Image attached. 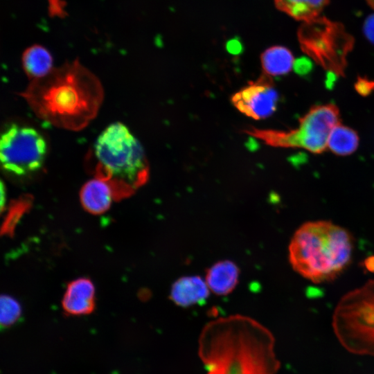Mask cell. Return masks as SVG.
<instances>
[{"label":"cell","mask_w":374,"mask_h":374,"mask_svg":"<svg viewBox=\"0 0 374 374\" xmlns=\"http://www.w3.org/2000/svg\"><path fill=\"white\" fill-rule=\"evenodd\" d=\"M80 199L82 206L87 211L99 215L109 208L114 196L108 183L95 177L82 186Z\"/></svg>","instance_id":"4fadbf2b"},{"label":"cell","mask_w":374,"mask_h":374,"mask_svg":"<svg viewBox=\"0 0 374 374\" xmlns=\"http://www.w3.org/2000/svg\"><path fill=\"white\" fill-rule=\"evenodd\" d=\"M62 307L71 315L90 314L95 308V287L93 283L86 278L71 281L64 294Z\"/></svg>","instance_id":"30bf717a"},{"label":"cell","mask_w":374,"mask_h":374,"mask_svg":"<svg viewBox=\"0 0 374 374\" xmlns=\"http://www.w3.org/2000/svg\"><path fill=\"white\" fill-rule=\"evenodd\" d=\"M365 267L368 270L371 271H374V256L368 258L365 261Z\"/></svg>","instance_id":"d4e9b609"},{"label":"cell","mask_w":374,"mask_h":374,"mask_svg":"<svg viewBox=\"0 0 374 374\" xmlns=\"http://www.w3.org/2000/svg\"><path fill=\"white\" fill-rule=\"evenodd\" d=\"M240 269L232 260H219L208 268L205 281L211 292L217 296L231 294L239 282Z\"/></svg>","instance_id":"7c38bea8"},{"label":"cell","mask_w":374,"mask_h":374,"mask_svg":"<svg viewBox=\"0 0 374 374\" xmlns=\"http://www.w3.org/2000/svg\"><path fill=\"white\" fill-rule=\"evenodd\" d=\"M332 325L346 350L374 356V279L341 297L335 309Z\"/></svg>","instance_id":"5b68a950"},{"label":"cell","mask_w":374,"mask_h":374,"mask_svg":"<svg viewBox=\"0 0 374 374\" xmlns=\"http://www.w3.org/2000/svg\"><path fill=\"white\" fill-rule=\"evenodd\" d=\"M47 151L46 139L32 127L13 123L0 134V166L10 173L24 176L37 172Z\"/></svg>","instance_id":"ba28073f"},{"label":"cell","mask_w":374,"mask_h":374,"mask_svg":"<svg viewBox=\"0 0 374 374\" xmlns=\"http://www.w3.org/2000/svg\"><path fill=\"white\" fill-rule=\"evenodd\" d=\"M355 88L359 94L367 96L374 90V81L359 77L355 84Z\"/></svg>","instance_id":"ffe728a7"},{"label":"cell","mask_w":374,"mask_h":374,"mask_svg":"<svg viewBox=\"0 0 374 374\" xmlns=\"http://www.w3.org/2000/svg\"><path fill=\"white\" fill-rule=\"evenodd\" d=\"M293 68L296 73L304 75L311 71L312 62L309 58L301 57L294 62Z\"/></svg>","instance_id":"44dd1931"},{"label":"cell","mask_w":374,"mask_h":374,"mask_svg":"<svg viewBox=\"0 0 374 374\" xmlns=\"http://www.w3.org/2000/svg\"><path fill=\"white\" fill-rule=\"evenodd\" d=\"M211 291L205 279L198 275L182 276L172 284L170 299L177 305L188 308L203 303Z\"/></svg>","instance_id":"8fae6325"},{"label":"cell","mask_w":374,"mask_h":374,"mask_svg":"<svg viewBox=\"0 0 374 374\" xmlns=\"http://www.w3.org/2000/svg\"><path fill=\"white\" fill-rule=\"evenodd\" d=\"M198 356L207 374H277L280 362L272 332L241 314L215 318L202 328Z\"/></svg>","instance_id":"6da1fadb"},{"label":"cell","mask_w":374,"mask_h":374,"mask_svg":"<svg viewBox=\"0 0 374 374\" xmlns=\"http://www.w3.org/2000/svg\"><path fill=\"white\" fill-rule=\"evenodd\" d=\"M226 49L233 55H238L242 50V46L238 39H232L227 42Z\"/></svg>","instance_id":"603a6c76"},{"label":"cell","mask_w":374,"mask_h":374,"mask_svg":"<svg viewBox=\"0 0 374 374\" xmlns=\"http://www.w3.org/2000/svg\"><path fill=\"white\" fill-rule=\"evenodd\" d=\"M339 121V112L335 105H321L312 107L300 119L299 126L290 131L251 129L247 132L273 146L300 148L318 154L327 148L330 133Z\"/></svg>","instance_id":"52a82bcc"},{"label":"cell","mask_w":374,"mask_h":374,"mask_svg":"<svg viewBox=\"0 0 374 374\" xmlns=\"http://www.w3.org/2000/svg\"><path fill=\"white\" fill-rule=\"evenodd\" d=\"M89 156L91 172L109 184L114 199L130 196L149 177V163L142 145L121 122L110 124L99 134Z\"/></svg>","instance_id":"277c9868"},{"label":"cell","mask_w":374,"mask_h":374,"mask_svg":"<svg viewBox=\"0 0 374 374\" xmlns=\"http://www.w3.org/2000/svg\"><path fill=\"white\" fill-rule=\"evenodd\" d=\"M6 202V189L3 181L0 179V213Z\"/></svg>","instance_id":"cb8c5ba5"},{"label":"cell","mask_w":374,"mask_h":374,"mask_svg":"<svg viewBox=\"0 0 374 374\" xmlns=\"http://www.w3.org/2000/svg\"><path fill=\"white\" fill-rule=\"evenodd\" d=\"M363 29L366 38L374 44V14L368 16L365 20Z\"/></svg>","instance_id":"7402d4cb"},{"label":"cell","mask_w":374,"mask_h":374,"mask_svg":"<svg viewBox=\"0 0 374 374\" xmlns=\"http://www.w3.org/2000/svg\"><path fill=\"white\" fill-rule=\"evenodd\" d=\"M278 95L269 78H260L235 93L232 103L247 116L254 119L271 115L276 108Z\"/></svg>","instance_id":"9c48e42d"},{"label":"cell","mask_w":374,"mask_h":374,"mask_svg":"<svg viewBox=\"0 0 374 374\" xmlns=\"http://www.w3.org/2000/svg\"><path fill=\"white\" fill-rule=\"evenodd\" d=\"M21 62L25 73L33 80L46 76L54 69L52 55L39 44L28 47L22 54Z\"/></svg>","instance_id":"5bb4252c"},{"label":"cell","mask_w":374,"mask_h":374,"mask_svg":"<svg viewBox=\"0 0 374 374\" xmlns=\"http://www.w3.org/2000/svg\"><path fill=\"white\" fill-rule=\"evenodd\" d=\"M30 204V199H23L13 204L11 211L8 213L7 220L5 221L2 231L5 233L14 226L15 220L19 219L24 212L26 207Z\"/></svg>","instance_id":"d6986e66"},{"label":"cell","mask_w":374,"mask_h":374,"mask_svg":"<svg viewBox=\"0 0 374 374\" xmlns=\"http://www.w3.org/2000/svg\"><path fill=\"white\" fill-rule=\"evenodd\" d=\"M294 56L291 51L280 46L267 48L261 55L263 71L269 75L276 76L289 73L293 68Z\"/></svg>","instance_id":"2e32d148"},{"label":"cell","mask_w":374,"mask_h":374,"mask_svg":"<svg viewBox=\"0 0 374 374\" xmlns=\"http://www.w3.org/2000/svg\"><path fill=\"white\" fill-rule=\"evenodd\" d=\"M103 96L98 78L77 60L33 80L24 94L38 116L72 131L84 128L96 116Z\"/></svg>","instance_id":"7a4b0ae2"},{"label":"cell","mask_w":374,"mask_h":374,"mask_svg":"<svg viewBox=\"0 0 374 374\" xmlns=\"http://www.w3.org/2000/svg\"><path fill=\"white\" fill-rule=\"evenodd\" d=\"M329 0H274L277 9L290 17L301 21H310L319 16Z\"/></svg>","instance_id":"9a60e30c"},{"label":"cell","mask_w":374,"mask_h":374,"mask_svg":"<svg viewBox=\"0 0 374 374\" xmlns=\"http://www.w3.org/2000/svg\"><path fill=\"white\" fill-rule=\"evenodd\" d=\"M367 3L374 9V0H366Z\"/></svg>","instance_id":"484cf974"},{"label":"cell","mask_w":374,"mask_h":374,"mask_svg":"<svg viewBox=\"0 0 374 374\" xmlns=\"http://www.w3.org/2000/svg\"><path fill=\"white\" fill-rule=\"evenodd\" d=\"M358 144L359 137L357 132L338 123L330 133L327 148L337 155L346 156L353 153Z\"/></svg>","instance_id":"e0dca14e"},{"label":"cell","mask_w":374,"mask_h":374,"mask_svg":"<svg viewBox=\"0 0 374 374\" xmlns=\"http://www.w3.org/2000/svg\"><path fill=\"white\" fill-rule=\"evenodd\" d=\"M301 50L323 69L344 75L354 38L341 23L326 17L303 22L297 33Z\"/></svg>","instance_id":"8992f818"},{"label":"cell","mask_w":374,"mask_h":374,"mask_svg":"<svg viewBox=\"0 0 374 374\" xmlns=\"http://www.w3.org/2000/svg\"><path fill=\"white\" fill-rule=\"evenodd\" d=\"M353 238L345 228L330 221L303 223L288 245V260L294 271L314 283L337 278L350 264Z\"/></svg>","instance_id":"3957f363"},{"label":"cell","mask_w":374,"mask_h":374,"mask_svg":"<svg viewBox=\"0 0 374 374\" xmlns=\"http://www.w3.org/2000/svg\"><path fill=\"white\" fill-rule=\"evenodd\" d=\"M19 302L10 296L0 295V331L12 326L21 317Z\"/></svg>","instance_id":"ac0fdd59"}]
</instances>
